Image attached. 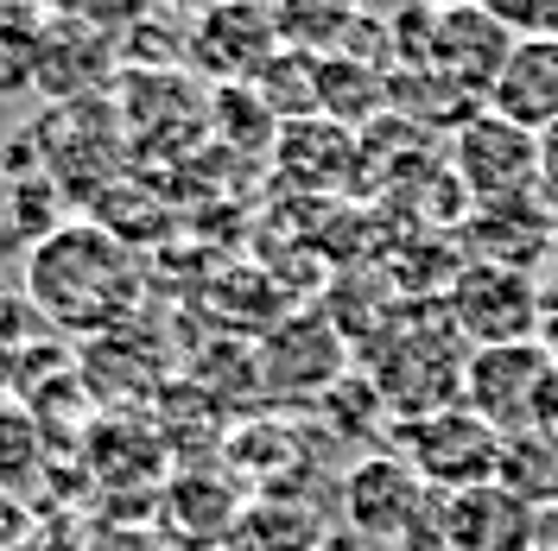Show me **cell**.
<instances>
[{"label": "cell", "mask_w": 558, "mask_h": 551, "mask_svg": "<svg viewBox=\"0 0 558 551\" xmlns=\"http://www.w3.org/2000/svg\"><path fill=\"white\" fill-rule=\"evenodd\" d=\"M26 292L51 323L102 343L134 323L140 298H146V267H140L134 242L108 235L102 222H64L33 247Z\"/></svg>", "instance_id": "obj_1"}, {"label": "cell", "mask_w": 558, "mask_h": 551, "mask_svg": "<svg viewBox=\"0 0 558 551\" xmlns=\"http://www.w3.org/2000/svg\"><path fill=\"white\" fill-rule=\"evenodd\" d=\"M463 375H470V343L451 330L438 298H425V310L393 305V317L362 343V380L387 400L393 418H425L438 406H457Z\"/></svg>", "instance_id": "obj_2"}, {"label": "cell", "mask_w": 558, "mask_h": 551, "mask_svg": "<svg viewBox=\"0 0 558 551\" xmlns=\"http://www.w3.org/2000/svg\"><path fill=\"white\" fill-rule=\"evenodd\" d=\"M343 532L362 551H445L438 546V494L387 444L343 476Z\"/></svg>", "instance_id": "obj_3"}, {"label": "cell", "mask_w": 558, "mask_h": 551, "mask_svg": "<svg viewBox=\"0 0 558 551\" xmlns=\"http://www.w3.org/2000/svg\"><path fill=\"white\" fill-rule=\"evenodd\" d=\"M463 406L483 418L501 444L533 438V431H558V355L546 343L476 348L470 375H463Z\"/></svg>", "instance_id": "obj_4"}, {"label": "cell", "mask_w": 558, "mask_h": 551, "mask_svg": "<svg viewBox=\"0 0 558 551\" xmlns=\"http://www.w3.org/2000/svg\"><path fill=\"white\" fill-rule=\"evenodd\" d=\"M387 450L432 494H463V488L501 482V438L463 400L457 406H438V413H425V418H393Z\"/></svg>", "instance_id": "obj_5"}, {"label": "cell", "mask_w": 558, "mask_h": 551, "mask_svg": "<svg viewBox=\"0 0 558 551\" xmlns=\"http://www.w3.org/2000/svg\"><path fill=\"white\" fill-rule=\"evenodd\" d=\"M445 317L451 330L476 348H514V343H539V305H546V285L533 273L514 267H495V260H463V273L445 285Z\"/></svg>", "instance_id": "obj_6"}, {"label": "cell", "mask_w": 558, "mask_h": 551, "mask_svg": "<svg viewBox=\"0 0 558 551\" xmlns=\"http://www.w3.org/2000/svg\"><path fill=\"white\" fill-rule=\"evenodd\" d=\"M349 380V336L330 317H279L274 330L260 336L254 355V387L267 400L286 406H317L324 393H337Z\"/></svg>", "instance_id": "obj_7"}, {"label": "cell", "mask_w": 558, "mask_h": 551, "mask_svg": "<svg viewBox=\"0 0 558 551\" xmlns=\"http://www.w3.org/2000/svg\"><path fill=\"white\" fill-rule=\"evenodd\" d=\"M451 172L470 191V209H495V204H521L539 197V134L514 127L508 114H470L451 134Z\"/></svg>", "instance_id": "obj_8"}, {"label": "cell", "mask_w": 558, "mask_h": 551, "mask_svg": "<svg viewBox=\"0 0 558 551\" xmlns=\"http://www.w3.org/2000/svg\"><path fill=\"white\" fill-rule=\"evenodd\" d=\"M242 507H247V488L229 469H216V463L172 469L166 488H159V532L178 551H222Z\"/></svg>", "instance_id": "obj_9"}, {"label": "cell", "mask_w": 558, "mask_h": 551, "mask_svg": "<svg viewBox=\"0 0 558 551\" xmlns=\"http://www.w3.org/2000/svg\"><path fill=\"white\" fill-rule=\"evenodd\" d=\"M539 507L508 482H483L463 494H438V546L445 551H526Z\"/></svg>", "instance_id": "obj_10"}, {"label": "cell", "mask_w": 558, "mask_h": 551, "mask_svg": "<svg viewBox=\"0 0 558 551\" xmlns=\"http://www.w3.org/2000/svg\"><path fill=\"white\" fill-rule=\"evenodd\" d=\"M470 260H495L514 273H539V260L558 254V216L539 197L521 204H495V209H470Z\"/></svg>", "instance_id": "obj_11"}, {"label": "cell", "mask_w": 558, "mask_h": 551, "mask_svg": "<svg viewBox=\"0 0 558 551\" xmlns=\"http://www.w3.org/2000/svg\"><path fill=\"white\" fill-rule=\"evenodd\" d=\"M337 526L299 494H247L242 519L222 551H317Z\"/></svg>", "instance_id": "obj_12"}, {"label": "cell", "mask_w": 558, "mask_h": 551, "mask_svg": "<svg viewBox=\"0 0 558 551\" xmlns=\"http://www.w3.org/2000/svg\"><path fill=\"white\" fill-rule=\"evenodd\" d=\"M20 83H38V33L26 20L0 13V96Z\"/></svg>", "instance_id": "obj_13"}, {"label": "cell", "mask_w": 558, "mask_h": 551, "mask_svg": "<svg viewBox=\"0 0 558 551\" xmlns=\"http://www.w3.org/2000/svg\"><path fill=\"white\" fill-rule=\"evenodd\" d=\"M96 551H178V546L159 532V526H140V532H108Z\"/></svg>", "instance_id": "obj_14"}, {"label": "cell", "mask_w": 558, "mask_h": 551, "mask_svg": "<svg viewBox=\"0 0 558 551\" xmlns=\"http://www.w3.org/2000/svg\"><path fill=\"white\" fill-rule=\"evenodd\" d=\"M539 184L558 197V127H546V134H539Z\"/></svg>", "instance_id": "obj_15"}, {"label": "cell", "mask_w": 558, "mask_h": 551, "mask_svg": "<svg viewBox=\"0 0 558 551\" xmlns=\"http://www.w3.org/2000/svg\"><path fill=\"white\" fill-rule=\"evenodd\" d=\"M526 551H558V507H539V519H533V546Z\"/></svg>", "instance_id": "obj_16"}, {"label": "cell", "mask_w": 558, "mask_h": 551, "mask_svg": "<svg viewBox=\"0 0 558 551\" xmlns=\"http://www.w3.org/2000/svg\"><path fill=\"white\" fill-rule=\"evenodd\" d=\"M539 343L558 355V285H546V305H539Z\"/></svg>", "instance_id": "obj_17"}, {"label": "cell", "mask_w": 558, "mask_h": 551, "mask_svg": "<svg viewBox=\"0 0 558 551\" xmlns=\"http://www.w3.org/2000/svg\"><path fill=\"white\" fill-rule=\"evenodd\" d=\"M317 551H362V546H355V539H349L343 526H337V532H330V539H324V546H317Z\"/></svg>", "instance_id": "obj_18"}]
</instances>
